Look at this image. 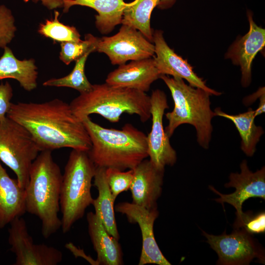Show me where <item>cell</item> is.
I'll use <instances>...</instances> for the list:
<instances>
[{"mask_svg":"<svg viewBox=\"0 0 265 265\" xmlns=\"http://www.w3.org/2000/svg\"><path fill=\"white\" fill-rule=\"evenodd\" d=\"M122 25L115 35L97 38L95 52L105 53L114 65L154 56L155 46L151 42L135 28Z\"/></svg>","mask_w":265,"mask_h":265,"instance_id":"ba28073f","label":"cell"},{"mask_svg":"<svg viewBox=\"0 0 265 265\" xmlns=\"http://www.w3.org/2000/svg\"><path fill=\"white\" fill-rule=\"evenodd\" d=\"M160 78L170 91L174 104L173 110L165 115L168 121L164 129L167 135L170 138L178 126L188 124L194 127L199 144L208 149L213 130L212 120L215 116L210 106L211 95L180 78L162 75Z\"/></svg>","mask_w":265,"mask_h":265,"instance_id":"5b68a950","label":"cell"},{"mask_svg":"<svg viewBox=\"0 0 265 265\" xmlns=\"http://www.w3.org/2000/svg\"><path fill=\"white\" fill-rule=\"evenodd\" d=\"M40 152L23 126L7 117L0 122V160L15 173L20 186L25 189L32 163Z\"/></svg>","mask_w":265,"mask_h":265,"instance_id":"52a82bcc","label":"cell"},{"mask_svg":"<svg viewBox=\"0 0 265 265\" xmlns=\"http://www.w3.org/2000/svg\"><path fill=\"white\" fill-rule=\"evenodd\" d=\"M13 96V89L10 84L6 81L0 84V122L7 117L11 105Z\"/></svg>","mask_w":265,"mask_h":265,"instance_id":"4dcf8cb0","label":"cell"},{"mask_svg":"<svg viewBox=\"0 0 265 265\" xmlns=\"http://www.w3.org/2000/svg\"><path fill=\"white\" fill-rule=\"evenodd\" d=\"M90 51L76 61L74 68L68 75L60 78H52L43 83L45 86L67 87L74 89L80 93L89 91L92 84L88 80L85 73V65Z\"/></svg>","mask_w":265,"mask_h":265,"instance_id":"d4e9b609","label":"cell"},{"mask_svg":"<svg viewBox=\"0 0 265 265\" xmlns=\"http://www.w3.org/2000/svg\"><path fill=\"white\" fill-rule=\"evenodd\" d=\"M25 189L10 177L0 160V229L25 212Z\"/></svg>","mask_w":265,"mask_h":265,"instance_id":"d6986e66","label":"cell"},{"mask_svg":"<svg viewBox=\"0 0 265 265\" xmlns=\"http://www.w3.org/2000/svg\"><path fill=\"white\" fill-rule=\"evenodd\" d=\"M16 27L11 11L4 5H0V48L4 49L15 37Z\"/></svg>","mask_w":265,"mask_h":265,"instance_id":"f546056e","label":"cell"},{"mask_svg":"<svg viewBox=\"0 0 265 265\" xmlns=\"http://www.w3.org/2000/svg\"><path fill=\"white\" fill-rule=\"evenodd\" d=\"M91 34L85 35L84 40L79 42H65L60 45V59L66 65L76 61L88 51L95 52V44L97 40Z\"/></svg>","mask_w":265,"mask_h":265,"instance_id":"4316f807","label":"cell"},{"mask_svg":"<svg viewBox=\"0 0 265 265\" xmlns=\"http://www.w3.org/2000/svg\"><path fill=\"white\" fill-rule=\"evenodd\" d=\"M114 210L125 214L130 222L137 223L139 226L142 247L139 265L150 264L171 265L161 253L154 237V224L159 215L157 208L149 210L133 203L124 202L119 203Z\"/></svg>","mask_w":265,"mask_h":265,"instance_id":"7c38bea8","label":"cell"},{"mask_svg":"<svg viewBox=\"0 0 265 265\" xmlns=\"http://www.w3.org/2000/svg\"><path fill=\"white\" fill-rule=\"evenodd\" d=\"M81 121L91 142L87 153L96 167L132 169L148 157L147 135L132 125L116 130L103 127L89 117Z\"/></svg>","mask_w":265,"mask_h":265,"instance_id":"7a4b0ae2","label":"cell"},{"mask_svg":"<svg viewBox=\"0 0 265 265\" xmlns=\"http://www.w3.org/2000/svg\"><path fill=\"white\" fill-rule=\"evenodd\" d=\"M74 114L81 121L92 114L118 122L123 113L137 115L142 122L151 117L150 96L145 92L111 85L92 84L88 92L80 93L70 104Z\"/></svg>","mask_w":265,"mask_h":265,"instance_id":"277c9868","label":"cell"},{"mask_svg":"<svg viewBox=\"0 0 265 265\" xmlns=\"http://www.w3.org/2000/svg\"><path fill=\"white\" fill-rule=\"evenodd\" d=\"M59 15V12L55 10L54 19L46 20L44 23L41 24L38 32L43 36L58 42L81 41L80 35L76 28L60 23Z\"/></svg>","mask_w":265,"mask_h":265,"instance_id":"484cf974","label":"cell"},{"mask_svg":"<svg viewBox=\"0 0 265 265\" xmlns=\"http://www.w3.org/2000/svg\"><path fill=\"white\" fill-rule=\"evenodd\" d=\"M160 76L155 65L154 58L150 57L119 65L116 69L108 74L106 82L115 86L145 92Z\"/></svg>","mask_w":265,"mask_h":265,"instance_id":"e0dca14e","label":"cell"},{"mask_svg":"<svg viewBox=\"0 0 265 265\" xmlns=\"http://www.w3.org/2000/svg\"><path fill=\"white\" fill-rule=\"evenodd\" d=\"M235 229H241L251 234L265 232V213L262 212L253 215L251 212H243L239 218H236Z\"/></svg>","mask_w":265,"mask_h":265,"instance_id":"f1b7e54d","label":"cell"},{"mask_svg":"<svg viewBox=\"0 0 265 265\" xmlns=\"http://www.w3.org/2000/svg\"><path fill=\"white\" fill-rule=\"evenodd\" d=\"M247 16L249 31L234 41L225 54V58L230 59L233 64L240 67L241 83L244 87L250 84L253 59L265 46V29L255 23L251 10L247 11Z\"/></svg>","mask_w":265,"mask_h":265,"instance_id":"9a60e30c","label":"cell"},{"mask_svg":"<svg viewBox=\"0 0 265 265\" xmlns=\"http://www.w3.org/2000/svg\"><path fill=\"white\" fill-rule=\"evenodd\" d=\"M150 103L152 123L147 136L148 157L156 168L164 170L165 166H172L177 161L176 152L171 146L163 126L164 111L169 108L166 94L159 89L154 90Z\"/></svg>","mask_w":265,"mask_h":265,"instance_id":"8fae6325","label":"cell"},{"mask_svg":"<svg viewBox=\"0 0 265 265\" xmlns=\"http://www.w3.org/2000/svg\"><path fill=\"white\" fill-rule=\"evenodd\" d=\"M63 12H67L74 5L87 6L95 10V25L103 34L111 32L121 24L123 13L129 4L124 0H63Z\"/></svg>","mask_w":265,"mask_h":265,"instance_id":"ffe728a7","label":"cell"},{"mask_svg":"<svg viewBox=\"0 0 265 265\" xmlns=\"http://www.w3.org/2000/svg\"><path fill=\"white\" fill-rule=\"evenodd\" d=\"M96 166L87 152L73 149L62 174L60 194L61 227L64 234L81 218L94 199L91 193Z\"/></svg>","mask_w":265,"mask_h":265,"instance_id":"8992f818","label":"cell"},{"mask_svg":"<svg viewBox=\"0 0 265 265\" xmlns=\"http://www.w3.org/2000/svg\"><path fill=\"white\" fill-rule=\"evenodd\" d=\"M9 224L8 241L10 250L15 255L14 265H57L62 262L61 251L34 242L22 216L16 217Z\"/></svg>","mask_w":265,"mask_h":265,"instance_id":"9c48e42d","label":"cell"},{"mask_svg":"<svg viewBox=\"0 0 265 265\" xmlns=\"http://www.w3.org/2000/svg\"><path fill=\"white\" fill-rule=\"evenodd\" d=\"M202 232L207 242L218 255L217 264L248 265L254 258L264 264V251L250 234L244 230L235 229L229 235H227L225 231L219 236Z\"/></svg>","mask_w":265,"mask_h":265,"instance_id":"30bf717a","label":"cell"},{"mask_svg":"<svg viewBox=\"0 0 265 265\" xmlns=\"http://www.w3.org/2000/svg\"><path fill=\"white\" fill-rule=\"evenodd\" d=\"M7 117L25 127L40 151L63 148L88 152L91 142L70 104L59 99L44 103H12Z\"/></svg>","mask_w":265,"mask_h":265,"instance_id":"6da1fadb","label":"cell"},{"mask_svg":"<svg viewBox=\"0 0 265 265\" xmlns=\"http://www.w3.org/2000/svg\"><path fill=\"white\" fill-rule=\"evenodd\" d=\"M62 179L60 169L52 151H41L30 168L25 188V209L40 219L41 234L45 238L61 227L58 213Z\"/></svg>","mask_w":265,"mask_h":265,"instance_id":"3957f363","label":"cell"},{"mask_svg":"<svg viewBox=\"0 0 265 265\" xmlns=\"http://www.w3.org/2000/svg\"><path fill=\"white\" fill-rule=\"evenodd\" d=\"M161 30L153 31L152 42L154 43V58L155 65L159 74L170 75L186 80L189 84L201 88L211 95L219 96L221 93L215 91L206 84L205 81L194 72L192 67L181 56L178 55L166 42Z\"/></svg>","mask_w":265,"mask_h":265,"instance_id":"5bb4252c","label":"cell"},{"mask_svg":"<svg viewBox=\"0 0 265 265\" xmlns=\"http://www.w3.org/2000/svg\"><path fill=\"white\" fill-rule=\"evenodd\" d=\"M33 2L41 1L42 4L49 10L63 7V0H31Z\"/></svg>","mask_w":265,"mask_h":265,"instance_id":"1f68e13d","label":"cell"},{"mask_svg":"<svg viewBox=\"0 0 265 265\" xmlns=\"http://www.w3.org/2000/svg\"><path fill=\"white\" fill-rule=\"evenodd\" d=\"M0 58V80L13 79L25 90L31 91L37 87V68L33 59L19 60L8 47Z\"/></svg>","mask_w":265,"mask_h":265,"instance_id":"44dd1931","label":"cell"},{"mask_svg":"<svg viewBox=\"0 0 265 265\" xmlns=\"http://www.w3.org/2000/svg\"><path fill=\"white\" fill-rule=\"evenodd\" d=\"M240 173H231L230 181L225 185L227 187H233L236 191L231 194H223L218 192L213 186L209 188L217 194L220 197L216 202L223 204L227 203L236 210V218H239L243 212L242 204L250 198L259 197L265 199V168L263 167L255 172L251 171L246 160H242L240 165Z\"/></svg>","mask_w":265,"mask_h":265,"instance_id":"4fadbf2b","label":"cell"},{"mask_svg":"<svg viewBox=\"0 0 265 265\" xmlns=\"http://www.w3.org/2000/svg\"><path fill=\"white\" fill-rule=\"evenodd\" d=\"M159 0H134L129 3L124 9L121 24L135 28L152 42L153 31L150 25L151 15Z\"/></svg>","mask_w":265,"mask_h":265,"instance_id":"cb8c5ba5","label":"cell"},{"mask_svg":"<svg viewBox=\"0 0 265 265\" xmlns=\"http://www.w3.org/2000/svg\"><path fill=\"white\" fill-rule=\"evenodd\" d=\"M132 170L133 176L130 187L132 203L149 210L157 208L164 170L156 168L150 160L145 159Z\"/></svg>","mask_w":265,"mask_h":265,"instance_id":"2e32d148","label":"cell"},{"mask_svg":"<svg viewBox=\"0 0 265 265\" xmlns=\"http://www.w3.org/2000/svg\"><path fill=\"white\" fill-rule=\"evenodd\" d=\"M260 103L259 107L255 110V115L257 116L265 112V92L260 96Z\"/></svg>","mask_w":265,"mask_h":265,"instance_id":"d6a6232c","label":"cell"},{"mask_svg":"<svg viewBox=\"0 0 265 265\" xmlns=\"http://www.w3.org/2000/svg\"><path fill=\"white\" fill-rule=\"evenodd\" d=\"M94 186L98 191V196L94 199L92 204L95 213L100 217L108 233L118 240L120 236L115 218L114 201L106 180V168L96 167Z\"/></svg>","mask_w":265,"mask_h":265,"instance_id":"7402d4cb","label":"cell"},{"mask_svg":"<svg viewBox=\"0 0 265 265\" xmlns=\"http://www.w3.org/2000/svg\"><path fill=\"white\" fill-rule=\"evenodd\" d=\"M86 219L88 234L97 253V265H122L123 253L118 240L108 233L95 213L88 212Z\"/></svg>","mask_w":265,"mask_h":265,"instance_id":"ac0fdd59","label":"cell"},{"mask_svg":"<svg viewBox=\"0 0 265 265\" xmlns=\"http://www.w3.org/2000/svg\"><path fill=\"white\" fill-rule=\"evenodd\" d=\"M215 116L229 119L233 122L240 136L241 149L248 157H252L256 150V145L259 142L264 131L262 127L254 123L255 110L249 108L245 112L238 114H229L222 111L220 108L214 111Z\"/></svg>","mask_w":265,"mask_h":265,"instance_id":"603a6c76","label":"cell"},{"mask_svg":"<svg viewBox=\"0 0 265 265\" xmlns=\"http://www.w3.org/2000/svg\"><path fill=\"white\" fill-rule=\"evenodd\" d=\"M176 0H159L157 6L158 8L163 10L171 7Z\"/></svg>","mask_w":265,"mask_h":265,"instance_id":"836d02e7","label":"cell"},{"mask_svg":"<svg viewBox=\"0 0 265 265\" xmlns=\"http://www.w3.org/2000/svg\"><path fill=\"white\" fill-rule=\"evenodd\" d=\"M106 175L112 197L115 201L121 192L130 189L133 176L132 169L124 171L113 168H106Z\"/></svg>","mask_w":265,"mask_h":265,"instance_id":"83f0119b","label":"cell"}]
</instances>
